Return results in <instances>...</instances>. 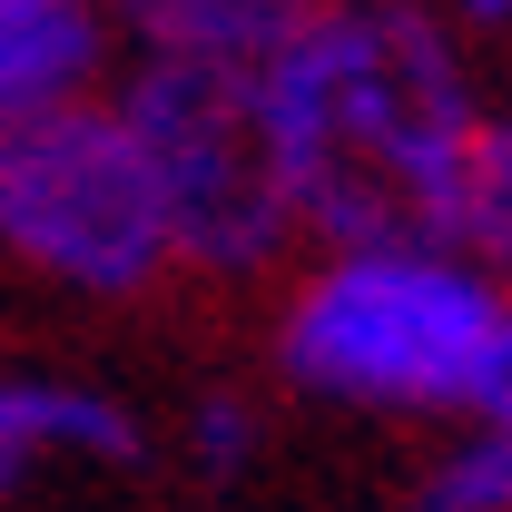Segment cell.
<instances>
[{
    "label": "cell",
    "instance_id": "2",
    "mask_svg": "<svg viewBox=\"0 0 512 512\" xmlns=\"http://www.w3.org/2000/svg\"><path fill=\"white\" fill-rule=\"evenodd\" d=\"M503 276L453 237H365L306 247L276 296V375L306 404L384 424H463L503 345Z\"/></svg>",
    "mask_w": 512,
    "mask_h": 512
},
{
    "label": "cell",
    "instance_id": "10",
    "mask_svg": "<svg viewBox=\"0 0 512 512\" xmlns=\"http://www.w3.org/2000/svg\"><path fill=\"white\" fill-rule=\"evenodd\" d=\"M434 20L463 50H512V0H434Z\"/></svg>",
    "mask_w": 512,
    "mask_h": 512
},
{
    "label": "cell",
    "instance_id": "11",
    "mask_svg": "<svg viewBox=\"0 0 512 512\" xmlns=\"http://www.w3.org/2000/svg\"><path fill=\"white\" fill-rule=\"evenodd\" d=\"M463 424H483V434L512 444V316H503V345H493V365H483V384H473V414H463Z\"/></svg>",
    "mask_w": 512,
    "mask_h": 512
},
{
    "label": "cell",
    "instance_id": "4",
    "mask_svg": "<svg viewBox=\"0 0 512 512\" xmlns=\"http://www.w3.org/2000/svg\"><path fill=\"white\" fill-rule=\"evenodd\" d=\"M0 256L79 306H138L178 276L148 158L109 89L0 138Z\"/></svg>",
    "mask_w": 512,
    "mask_h": 512
},
{
    "label": "cell",
    "instance_id": "1",
    "mask_svg": "<svg viewBox=\"0 0 512 512\" xmlns=\"http://www.w3.org/2000/svg\"><path fill=\"white\" fill-rule=\"evenodd\" d=\"M256 109L306 247L463 227L473 138L493 109L434 0H316L306 30L256 69Z\"/></svg>",
    "mask_w": 512,
    "mask_h": 512
},
{
    "label": "cell",
    "instance_id": "8",
    "mask_svg": "<svg viewBox=\"0 0 512 512\" xmlns=\"http://www.w3.org/2000/svg\"><path fill=\"white\" fill-rule=\"evenodd\" d=\"M256 444H266V414H256L237 384H207L188 414H178V463H188L207 493L247 483V473H256Z\"/></svg>",
    "mask_w": 512,
    "mask_h": 512
},
{
    "label": "cell",
    "instance_id": "3",
    "mask_svg": "<svg viewBox=\"0 0 512 512\" xmlns=\"http://www.w3.org/2000/svg\"><path fill=\"white\" fill-rule=\"evenodd\" d=\"M109 99H119L128 138L148 158V188H158V217H168L178 276L256 286V276H276L286 256L306 247L286 168H276V138H266V109H256V79L128 60L109 79Z\"/></svg>",
    "mask_w": 512,
    "mask_h": 512
},
{
    "label": "cell",
    "instance_id": "6",
    "mask_svg": "<svg viewBox=\"0 0 512 512\" xmlns=\"http://www.w3.org/2000/svg\"><path fill=\"white\" fill-rule=\"evenodd\" d=\"M109 79H119V40L99 0H0V138L69 99H99Z\"/></svg>",
    "mask_w": 512,
    "mask_h": 512
},
{
    "label": "cell",
    "instance_id": "5",
    "mask_svg": "<svg viewBox=\"0 0 512 512\" xmlns=\"http://www.w3.org/2000/svg\"><path fill=\"white\" fill-rule=\"evenodd\" d=\"M69 463H89V473L148 463L138 404L109 394V384H79V375H30V365L0 375V503L30 493L40 473H69Z\"/></svg>",
    "mask_w": 512,
    "mask_h": 512
},
{
    "label": "cell",
    "instance_id": "9",
    "mask_svg": "<svg viewBox=\"0 0 512 512\" xmlns=\"http://www.w3.org/2000/svg\"><path fill=\"white\" fill-rule=\"evenodd\" d=\"M453 247H473L503 276V296H512V109H493L483 138H473V178H463V227H453Z\"/></svg>",
    "mask_w": 512,
    "mask_h": 512
},
{
    "label": "cell",
    "instance_id": "7",
    "mask_svg": "<svg viewBox=\"0 0 512 512\" xmlns=\"http://www.w3.org/2000/svg\"><path fill=\"white\" fill-rule=\"evenodd\" d=\"M119 60H158V69H256L276 60L316 0H99Z\"/></svg>",
    "mask_w": 512,
    "mask_h": 512
}]
</instances>
